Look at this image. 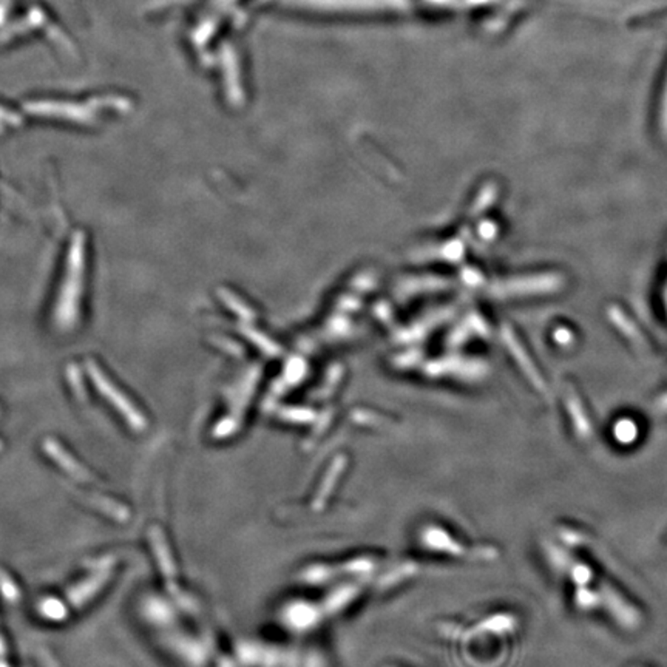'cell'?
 Wrapping results in <instances>:
<instances>
[{"label": "cell", "instance_id": "cell-4", "mask_svg": "<svg viewBox=\"0 0 667 667\" xmlns=\"http://www.w3.org/2000/svg\"><path fill=\"white\" fill-rule=\"evenodd\" d=\"M111 570H100L96 574L92 575L87 579H83V583L75 585L72 591L66 593V600L70 602V606L81 607L85 602L90 601L98 592L107 584V581L110 578Z\"/></svg>", "mask_w": 667, "mask_h": 667}, {"label": "cell", "instance_id": "cell-8", "mask_svg": "<svg viewBox=\"0 0 667 667\" xmlns=\"http://www.w3.org/2000/svg\"><path fill=\"white\" fill-rule=\"evenodd\" d=\"M0 593L8 602H17L21 600V591L16 583L2 568H0Z\"/></svg>", "mask_w": 667, "mask_h": 667}, {"label": "cell", "instance_id": "cell-3", "mask_svg": "<svg viewBox=\"0 0 667 667\" xmlns=\"http://www.w3.org/2000/svg\"><path fill=\"white\" fill-rule=\"evenodd\" d=\"M44 452L50 456L51 461H55L75 479L81 480V482H93V476L90 475L89 470L77 462L70 452H66L59 442H56L55 439H45Z\"/></svg>", "mask_w": 667, "mask_h": 667}, {"label": "cell", "instance_id": "cell-2", "mask_svg": "<svg viewBox=\"0 0 667 667\" xmlns=\"http://www.w3.org/2000/svg\"><path fill=\"white\" fill-rule=\"evenodd\" d=\"M87 371H89L90 377L93 381V385L96 386V390L104 396L109 402L115 407L116 411L121 414L124 419L127 420V424L130 425V428L136 431L145 430L147 422L143 414L139 413V409L133 405L126 394L113 383V382L105 375L104 371L101 368L100 364H94L93 360L87 362Z\"/></svg>", "mask_w": 667, "mask_h": 667}, {"label": "cell", "instance_id": "cell-7", "mask_svg": "<svg viewBox=\"0 0 667 667\" xmlns=\"http://www.w3.org/2000/svg\"><path fill=\"white\" fill-rule=\"evenodd\" d=\"M39 612L50 621H64L68 617V609L57 598H45L44 601L39 604Z\"/></svg>", "mask_w": 667, "mask_h": 667}, {"label": "cell", "instance_id": "cell-10", "mask_svg": "<svg viewBox=\"0 0 667 667\" xmlns=\"http://www.w3.org/2000/svg\"><path fill=\"white\" fill-rule=\"evenodd\" d=\"M6 655V645L5 641H4V638L0 636V660H4Z\"/></svg>", "mask_w": 667, "mask_h": 667}, {"label": "cell", "instance_id": "cell-6", "mask_svg": "<svg viewBox=\"0 0 667 667\" xmlns=\"http://www.w3.org/2000/svg\"><path fill=\"white\" fill-rule=\"evenodd\" d=\"M150 542L154 549V557L160 563L161 572L166 575L167 578H175V564L171 561V552L167 547L166 538L162 535V530L160 527H152L149 531Z\"/></svg>", "mask_w": 667, "mask_h": 667}, {"label": "cell", "instance_id": "cell-1", "mask_svg": "<svg viewBox=\"0 0 667 667\" xmlns=\"http://www.w3.org/2000/svg\"><path fill=\"white\" fill-rule=\"evenodd\" d=\"M83 269H85V235L83 231H77L73 235L70 244L66 278L56 303V326L61 331H70L76 325L79 302L83 294Z\"/></svg>", "mask_w": 667, "mask_h": 667}, {"label": "cell", "instance_id": "cell-5", "mask_svg": "<svg viewBox=\"0 0 667 667\" xmlns=\"http://www.w3.org/2000/svg\"><path fill=\"white\" fill-rule=\"evenodd\" d=\"M79 496H83V501L89 502L90 505L94 508H98L100 512L110 516L111 519H115L118 522H127L130 519V510L126 505H122L119 502L109 499V497L101 496L96 493H81L76 491Z\"/></svg>", "mask_w": 667, "mask_h": 667}, {"label": "cell", "instance_id": "cell-9", "mask_svg": "<svg viewBox=\"0 0 667 667\" xmlns=\"http://www.w3.org/2000/svg\"><path fill=\"white\" fill-rule=\"evenodd\" d=\"M111 564H113V557H101V559H94V561L89 563V566L90 568H93V570H96V572H100V570H107V568H111Z\"/></svg>", "mask_w": 667, "mask_h": 667}, {"label": "cell", "instance_id": "cell-11", "mask_svg": "<svg viewBox=\"0 0 667 667\" xmlns=\"http://www.w3.org/2000/svg\"><path fill=\"white\" fill-rule=\"evenodd\" d=\"M0 667H8V666H6V663L4 662V660H0Z\"/></svg>", "mask_w": 667, "mask_h": 667}, {"label": "cell", "instance_id": "cell-12", "mask_svg": "<svg viewBox=\"0 0 667 667\" xmlns=\"http://www.w3.org/2000/svg\"><path fill=\"white\" fill-rule=\"evenodd\" d=\"M2 450H4V443H2V441H0V452H2Z\"/></svg>", "mask_w": 667, "mask_h": 667}]
</instances>
